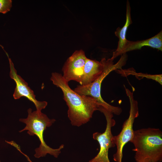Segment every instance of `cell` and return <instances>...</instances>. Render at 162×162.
Instances as JSON below:
<instances>
[{
    "mask_svg": "<svg viewBox=\"0 0 162 162\" xmlns=\"http://www.w3.org/2000/svg\"><path fill=\"white\" fill-rule=\"evenodd\" d=\"M124 88L130 101L129 115L128 118L124 122L119 134L114 136L117 151L113 155V159L116 162H122L123 148L133 138L134 132L133 128L134 123L135 119L139 115L138 102L134 98L133 92H131L125 87Z\"/></svg>",
    "mask_w": 162,
    "mask_h": 162,
    "instance_id": "obj_5",
    "label": "cell"
},
{
    "mask_svg": "<svg viewBox=\"0 0 162 162\" xmlns=\"http://www.w3.org/2000/svg\"><path fill=\"white\" fill-rule=\"evenodd\" d=\"M28 116L26 118H21L20 121L26 124L25 128L19 131L21 132L28 130L27 133L30 136L36 135L38 138L40 143L39 147L35 149L34 157L37 158L45 156L49 154L57 158L61 153V150L64 147L63 144L59 148L53 149L47 146L43 138V133L47 127L51 126L56 121L54 119H50L41 112L37 110L32 112V109L29 108L28 110Z\"/></svg>",
    "mask_w": 162,
    "mask_h": 162,
    "instance_id": "obj_3",
    "label": "cell"
},
{
    "mask_svg": "<svg viewBox=\"0 0 162 162\" xmlns=\"http://www.w3.org/2000/svg\"><path fill=\"white\" fill-rule=\"evenodd\" d=\"M98 110L103 113L105 116L106 128L103 133L96 132L93 134V139L99 144L100 150L97 155L88 162H110L108 157L109 149L116 146L111 128L115 125L116 122L113 118V114L110 111L101 106Z\"/></svg>",
    "mask_w": 162,
    "mask_h": 162,
    "instance_id": "obj_6",
    "label": "cell"
},
{
    "mask_svg": "<svg viewBox=\"0 0 162 162\" xmlns=\"http://www.w3.org/2000/svg\"><path fill=\"white\" fill-rule=\"evenodd\" d=\"M9 61L10 71V76L15 82L16 86L13 96L15 99L24 97L32 102L34 104L37 111L41 112L42 109L45 108L47 103L45 101H40L35 98V95L32 90L28 86V84L20 75L17 74L14 64L11 60L9 57L8 54L6 52Z\"/></svg>",
    "mask_w": 162,
    "mask_h": 162,
    "instance_id": "obj_7",
    "label": "cell"
},
{
    "mask_svg": "<svg viewBox=\"0 0 162 162\" xmlns=\"http://www.w3.org/2000/svg\"><path fill=\"white\" fill-rule=\"evenodd\" d=\"M131 8L129 2H127L126 20L125 23L122 28L118 27L115 32V35L118 38V46L115 51L113 53L112 56L111 58L114 59L120 56L122 51L125 48L128 40L126 38V32L128 26L132 23L131 17Z\"/></svg>",
    "mask_w": 162,
    "mask_h": 162,
    "instance_id": "obj_11",
    "label": "cell"
},
{
    "mask_svg": "<svg viewBox=\"0 0 162 162\" xmlns=\"http://www.w3.org/2000/svg\"><path fill=\"white\" fill-rule=\"evenodd\" d=\"M21 153H22V154H23L24 156H25V157H26V158L27 159V160L28 161H29V162H32L31 160H30L29 158L28 157V156H27L26 155V154H24L22 152Z\"/></svg>",
    "mask_w": 162,
    "mask_h": 162,
    "instance_id": "obj_14",
    "label": "cell"
},
{
    "mask_svg": "<svg viewBox=\"0 0 162 162\" xmlns=\"http://www.w3.org/2000/svg\"><path fill=\"white\" fill-rule=\"evenodd\" d=\"M118 71L119 73H121L124 75L127 76L131 74L135 75L137 77L146 78L155 81L161 85L162 84V74L152 75L142 73H137L130 69L123 70L121 69L118 70Z\"/></svg>",
    "mask_w": 162,
    "mask_h": 162,
    "instance_id": "obj_12",
    "label": "cell"
},
{
    "mask_svg": "<svg viewBox=\"0 0 162 162\" xmlns=\"http://www.w3.org/2000/svg\"><path fill=\"white\" fill-rule=\"evenodd\" d=\"M126 58V54L122 55L115 64H114L113 60L111 58L106 59L104 70L99 76L88 85L77 86L74 91L80 95L90 96L94 98L100 106L104 107L113 114L120 115L122 111L121 108L112 106L103 99L101 94V87L103 80L111 72L118 69H122V67L125 64Z\"/></svg>",
    "mask_w": 162,
    "mask_h": 162,
    "instance_id": "obj_4",
    "label": "cell"
},
{
    "mask_svg": "<svg viewBox=\"0 0 162 162\" xmlns=\"http://www.w3.org/2000/svg\"><path fill=\"white\" fill-rule=\"evenodd\" d=\"M50 80L62 91L64 99L68 107V117L72 125L80 127L88 122L100 106L94 98L79 94L70 87L62 75L52 74Z\"/></svg>",
    "mask_w": 162,
    "mask_h": 162,
    "instance_id": "obj_1",
    "label": "cell"
},
{
    "mask_svg": "<svg viewBox=\"0 0 162 162\" xmlns=\"http://www.w3.org/2000/svg\"><path fill=\"white\" fill-rule=\"evenodd\" d=\"M144 46H148L162 51V31L149 38L133 41L128 40L124 49L120 55L134 50H140Z\"/></svg>",
    "mask_w": 162,
    "mask_h": 162,
    "instance_id": "obj_10",
    "label": "cell"
},
{
    "mask_svg": "<svg viewBox=\"0 0 162 162\" xmlns=\"http://www.w3.org/2000/svg\"><path fill=\"white\" fill-rule=\"evenodd\" d=\"M134 146L136 162H161L162 132L159 128H148L134 131L130 141Z\"/></svg>",
    "mask_w": 162,
    "mask_h": 162,
    "instance_id": "obj_2",
    "label": "cell"
},
{
    "mask_svg": "<svg viewBox=\"0 0 162 162\" xmlns=\"http://www.w3.org/2000/svg\"><path fill=\"white\" fill-rule=\"evenodd\" d=\"M87 58L82 50H76L68 58L62 69V76L67 82L74 80L81 84Z\"/></svg>",
    "mask_w": 162,
    "mask_h": 162,
    "instance_id": "obj_8",
    "label": "cell"
},
{
    "mask_svg": "<svg viewBox=\"0 0 162 162\" xmlns=\"http://www.w3.org/2000/svg\"><path fill=\"white\" fill-rule=\"evenodd\" d=\"M11 0H0V13L5 14L9 11L12 7Z\"/></svg>",
    "mask_w": 162,
    "mask_h": 162,
    "instance_id": "obj_13",
    "label": "cell"
},
{
    "mask_svg": "<svg viewBox=\"0 0 162 162\" xmlns=\"http://www.w3.org/2000/svg\"><path fill=\"white\" fill-rule=\"evenodd\" d=\"M106 59L100 61L87 58L84 65L83 74L81 85L86 86L94 81L103 72Z\"/></svg>",
    "mask_w": 162,
    "mask_h": 162,
    "instance_id": "obj_9",
    "label": "cell"
},
{
    "mask_svg": "<svg viewBox=\"0 0 162 162\" xmlns=\"http://www.w3.org/2000/svg\"></svg>",
    "mask_w": 162,
    "mask_h": 162,
    "instance_id": "obj_15",
    "label": "cell"
}]
</instances>
